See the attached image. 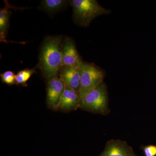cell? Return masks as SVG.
<instances>
[{
	"label": "cell",
	"mask_w": 156,
	"mask_h": 156,
	"mask_svg": "<svg viewBox=\"0 0 156 156\" xmlns=\"http://www.w3.org/2000/svg\"><path fill=\"white\" fill-rule=\"evenodd\" d=\"M65 88L64 83L60 78L49 80L47 87V102L51 109L58 110L59 102Z\"/></svg>",
	"instance_id": "5"
},
{
	"label": "cell",
	"mask_w": 156,
	"mask_h": 156,
	"mask_svg": "<svg viewBox=\"0 0 156 156\" xmlns=\"http://www.w3.org/2000/svg\"><path fill=\"white\" fill-rule=\"evenodd\" d=\"M65 0H44L42 1V8L49 13H54L62 9L67 4Z\"/></svg>",
	"instance_id": "11"
},
{
	"label": "cell",
	"mask_w": 156,
	"mask_h": 156,
	"mask_svg": "<svg viewBox=\"0 0 156 156\" xmlns=\"http://www.w3.org/2000/svg\"></svg>",
	"instance_id": "15"
},
{
	"label": "cell",
	"mask_w": 156,
	"mask_h": 156,
	"mask_svg": "<svg viewBox=\"0 0 156 156\" xmlns=\"http://www.w3.org/2000/svg\"><path fill=\"white\" fill-rule=\"evenodd\" d=\"M80 83L79 93L81 99L103 83L104 73L92 63L83 62L80 66Z\"/></svg>",
	"instance_id": "3"
},
{
	"label": "cell",
	"mask_w": 156,
	"mask_h": 156,
	"mask_svg": "<svg viewBox=\"0 0 156 156\" xmlns=\"http://www.w3.org/2000/svg\"><path fill=\"white\" fill-rule=\"evenodd\" d=\"M62 66L79 67L83 62L72 39L66 37L61 46Z\"/></svg>",
	"instance_id": "6"
},
{
	"label": "cell",
	"mask_w": 156,
	"mask_h": 156,
	"mask_svg": "<svg viewBox=\"0 0 156 156\" xmlns=\"http://www.w3.org/2000/svg\"><path fill=\"white\" fill-rule=\"evenodd\" d=\"M70 3L75 21L83 27L88 26L98 16L110 13V11L101 7L96 0H72Z\"/></svg>",
	"instance_id": "2"
},
{
	"label": "cell",
	"mask_w": 156,
	"mask_h": 156,
	"mask_svg": "<svg viewBox=\"0 0 156 156\" xmlns=\"http://www.w3.org/2000/svg\"><path fill=\"white\" fill-rule=\"evenodd\" d=\"M80 66H62L59 74V78L63 81L66 87L72 88L78 92L80 89Z\"/></svg>",
	"instance_id": "9"
},
{
	"label": "cell",
	"mask_w": 156,
	"mask_h": 156,
	"mask_svg": "<svg viewBox=\"0 0 156 156\" xmlns=\"http://www.w3.org/2000/svg\"><path fill=\"white\" fill-rule=\"evenodd\" d=\"M80 106V98L79 92L66 87L59 102L58 110L63 112H69L77 109Z\"/></svg>",
	"instance_id": "7"
},
{
	"label": "cell",
	"mask_w": 156,
	"mask_h": 156,
	"mask_svg": "<svg viewBox=\"0 0 156 156\" xmlns=\"http://www.w3.org/2000/svg\"><path fill=\"white\" fill-rule=\"evenodd\" d=\"M145 156H156V145H149L143 148Z\"/></svg>",
	"instance_id": "14"
},
{
	"label": "cell",
	"mask_w": 156,
	"mask_h": 156,
	"mask_svg": "<svg viewBox=\"0 0 156 156\" xmlns=\"http://www.w3.org/2000/svg\"><path fill=\"white\" fill-rule=\"evenodd\" d=\"M61 36L48 37L42 45L40 54V67L48 80L58 77L62 67Z\"/></svg>",
	"instance_id": "1"
},
{
	"label": "cell",
	"mask_w": 156,
	"mask_h": 156,
	"mask_svg": "<svg viewBox=\"0 0 156 156\" xmlns=\"http://www.w3.org/2000/svg\"><path fill=\"white\" fill-rule=\"evenodd\" d=\"M131 147L124 141L112 140L107 144L104 151L99 156H135Z\"/></svg>",
	"instance_id": "8"
},
{
	"label": "cell",
	"mask_w": 156,
	"mask_h": 156,
	"mask_svg": "<svg viewBox=\"0 0 156 156\" xmlns=\"http://www.w3.org/2000/svg\"><path fill=\"white\" fill-rule=\"evenodd\" d=\"M2 81L5 83L9 85L16 84V75L11 71H7L1 74Z\"/></svg>",
	"instance_id": "13"
},
{
	"label": "cell",
	"mask_w": 156,
	"mask_h": 156,
	"mask_svg": "<svg viewBox=\"0 0 156 156\" xmlns=\"http://www.w3.org/2000/svg\"><path fill=\"white\" fill-rule=\"evenodd\" d=\"M35 72L34 69H27L20 71L16 75V84L21 85L22 86H27V83L32 76Z\"/></svg>",
	"instance_id": "12"
},
{
	"label": "cell",
	"mask_w": 156,
	"mask_h": 156,
	"mask_svg": "<svg viewBox=\"0 0 156 156\" xmlns=\"http://www.w3.org/2000/svg\"><path fill=\"white\" fill-rule=\"evenodd\" d=\"M5 7L0 10V40L1 42L8 43L6 37L9 24V9L11 5L6 1Z\"/></svg>",
	"instance_id": "10"
},
{
	"label": "cell",
	"mask_w": 156,
	"mask_h": 156,
	"mask_svg": "<svg viewBox=\"0 0 156 156\" xmlns=\"http://www.w3.org/2000/svg\"><path fill=\"white\" fill-rule=\"evenodd\" d=\"M80 108L88 111L105 113L108 110V93L104 83L86 94L80 100Z\"/></svg>",
	"instance_id": "4"
}]
</instances>
